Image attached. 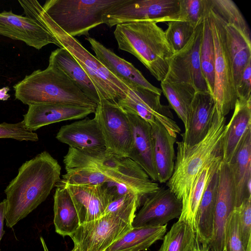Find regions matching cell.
I'll return each mask as SVG.
<instances>
[{
    "instance_id": "40",
    "label": "cell",
    "mask_w": 251,
    "mask_h": 251,
    "mask_svg": "<svg viewBox=\"0 0 251 251\" xmlns=\"http://www.w3.org/2000/svg\"><path fill=\"white\" fill-rule=\"evenodd\" d=\"M235 90L237 99L243 101L251 99V62L244 69Z\"/></svg>"
},
{
    "instance_id": "32",
    "label": "cell",
    "mask_w": 251,
    "mask_h": 251,
    "mask_svg": "<svg viewBox=\"0 0 251 251\" xmlns=\"http://www.w3.org/2000/svg\"><path fill=\"white\" fill-rule=\"evenodd\" d=\"M198 250L195 231L186 223H175L163 238L158 251H194Z\"/></svg>"
},
{
    "instance_id": "1",
    "label": "cell",
    "mask_w": 251,
    "mask_h": 251,
    "mask_svg": "<svg viewBox=\"0 0 251 251\" xmlns=\"http://www.w3.org/2000/svg\"><path fill=\"white\" fill-rule=\"evenodd\" d=\"M61 167L44 151L26 161L4 190L6 225L13 227L44 202L61 179Z\"/></svg>"
},
{
    "instance_id": "4",
    "label": "cell",
    "mask_w": 251,
    "mask_h": 251,
    "mask_svg": "<svg viewBox=\"0 0 251 251\" xmlns=\"http://www.w3.org/2000/svg\"><path fill=\"white\" fill-rule=\"evenodd\" d=\"M13 89L15 99L28 105L62 104L96 109L98 105L61 70L50 65L26 75Z\"/></svg>"
},
{
    "instance_id": "27",
    "label": "cell",
    "mask_w": 251,
    "mask_h": 251,
    "mask_svg": "<svg viewBox=\"0 0 251 251\" xmlns=\"http://www.w3.org/2000/svg\"><path fill=\"white\" fill-rule=\"evenodd\" d=\"M49 65L61 70L90 99L98 104L100 98L90 78L73 55L66 49L59 48L51 51Z\"/></svg>"
},
{
    "instance_id": "7",
    "label": "cell",
    "mask_w": 251,
    "mask_h": 251,
    "mask_svg": "<svg viewBox=\"0 0 251 251\" xmlns=\"http://www.w3.org/2000/svg\"><path fill=\"white\" fill-rule=\"evenodd\" d=\"M209 3L223 22L236 89L244 69L251 62L250 29L239 8L232 0H209Z\"/></svg>"
},
{
    "instance_id": "26",
    "label": "cell",
    "mask_w": 251,
    "mask_h": 251,
    "mask_svg": "<svg viewBox=\"0 0 251 251\" xmlns=\"http://www.w3.org/2000/svg\"><path fill=\"white\" fill-rule=\"evenodd\" d=\"M228 164L235 186L236 206L251 198V128Z\"/></svg>"
},
{
    "instance_id": "16",
    "label": "cell",
    "mask_w": 251,
    "mask_h": 251,
    "mask_svg": "<svg viewBox=\"0 0 251 251\" xmlns=\"http://www.w3.org/2000/svg\"><path fill=\"white\" fill-rule=\"evenodd\" d=\"M0 35L23 41L37 50L50 44L63 48L59 42L37 22L11 11L0 13Z\"/></svg>"
},
{
    "instance_id": "45",
    "label": "cell",
    "mask_w": 251,
    "mask_h": 251,
    "mask_svg": "<svg viewBox=\"0 0 251 251\" xmlns=\"http://www.w3.org/2000/svg\"><path fill=\"white\" fill-rule=\"evenodd\" d=\"M202 251V250H197L196 251Z\"/></svg>"
},
{
    "instance_id": "5",
    "label": "cell",
    "mask_w": 251,
    "mask_h": 251,
    "mask_svg": "<svg viewBox=\"0 0 251 251\" xmlns=\"http://www.w3.org/2000/svg\"><path fill=\"white\" fill-rule=\"evenodd\" d=\"M226 118L215 113L212 126L205 137L193 145L176 142L177 154L168 187L183 201L200 170L213 156L221 152V144L226 130Z\"/></svg>"
},
{
    "instance_id": "35",
    "label": "cell",
    "mask_w": 251,
    "mask_h": 251,
    "mask_svg": "<svg viewBox=\"0 0 251 251\" xmlns=\"http://www.w3.org/2000/svg\"><path fill=\"white\" fill-rule=\"evenodd\" d=\"M167 25L168 27L164 31L165 35L174 53L187 44L196 27L189 22L179 20L169 21Z\"/></svg>"
},
{
    "instance_id": "17",
    "label": "cell",
    "mask_w": 251,
    "mask_h": 251,
    "mask_svg": "<svg viewBox=\"0 0 251 251\" xmlns=\"http://www.w3.org/2000/svg\"><path fill=\"white\" fill-rule=\"evenodd\" d=\"M216 111V103L209 92L196 91L187 114L181 141L193 145L201 141L210 129Z\"/></svg>"
},
{
    "instance_id": "2",
    "label": "cell",
    "mask_w": 251,
    "mask_h": 251,
    "mask_svg": "<svg viewBox=\"0 0 251 251\" xmlns=\"http://www.w3.org/2000/svg\"><path fill=\"white\" fill-rule=\"evenodd\" d=\"M25 16L29 17L49 31L75 58L90 78L98 92L100 100L116 101L124 97L128 85L111 73L75 37L70 36L58 27L36 0L19 1Z\"/></svg>"
},
{
    "instance_id": "10",
    "label": "cell",
    "mask_w": 251,
    "mask_h": 251,
    "mask_svg": "<svg viewBox=\"0 0 251 251\" xmlns=\"http://www.w3.org/2000/svg\"><path fill=\"white\" fill-rule=\"evenodd\" d=\"M179 0H124L103 16L109 27L136 21L155 23L173 21L179 10Z\"/></svg>"
},
{
    "instance_id": "29",
    "label": "cell",
    "mask_w": 251,
    "mask_h": 251,
    "mask_svg": "<svg viewBox=\"0 0 251 251\" xmlns=\"http://www.w3.org/2000/svg\"><path fill=\"white\" fill-rule=\"evenodd\" d=\"M221 160L222 156L219 152L206 162L198 174L186 199L182 202V212L178 220L188 224L195 231L197 212L207 181Z\"/></svg>"
},
{
    "instance_id": "30",
    "label": "cell",
    "mask_w": 251,
    "mask_h": 251,
    "mask_svg": "<svg viewBox=\"0 0 251 251\" xmlns=\"http://www.w3.org/2000/svg\"><path fill=\"white\" fill-rule=\"evenodd\" d=\"M167 224L132 227L105 251H144L163 238Z\"/></svg>"
},
{
    "instance_id": "20",
    "label": "cell",
    "mask_w": 251,
    "mask_h": 251,
    "mask_svg": "<svg viewBox=\"0 0 251 251\" xmlns=\"http://www.w3.org/2000/svg\"><path fill=\"white\" fill-rule=\"evenodd\" d=\"M56 138L69 147L78 150L87 151L106 150L102 130L94 117L63 126L58 130Z\"/></svg>"
},
{
    "instance_id": "43",
    "label": "cell",
    "mask_w": 251,
    "mask_h": 251,
    "mask_svg": "<svg viewBox=\"0 0 251 251\" xmlns=\"http://www.w3.org/2000/svg\"><path fill=\"white\" fill-rule=\"evenodd\" d=\"M40 242H41V243L42 247H43V251H49L48 248L46 245V243L44 239V238L42 236H41L40 238Z\"/></svg>"
},
{
    "instance_id": "25",
    "label": "cell",
    "mask_w": 251,
    "mask_h": 251,
    "mask_svg": "<svg viewBox=\"0 0 251 251\" xmlns=\"http://www.w3.org/2000/svg\"><path fill=\"white\" fill-rule=\"evenodd\" d=\"M151 126L154 160L157 181L167 182L171 177L175 162V144L176 138L172 136L157 120Z\"/></svg>"
},
{
    "instance_id": "42",
    "label": "cell",
    "mask_w": 251,
    "mask_h": 251,
    "mask_svg": "<svg viewBox=\"0 0 251 251\" xmlns=\"http://www.w3.org/2000/svg\"><path fill=\"white\" fill-rule=\"evenodd\" d=\"M9 91V88L8 87L0 89V100H6L10 98V95L8 94Z\"/></svg>"
},
{
    "instance_id": "9",
    "label": "cell",
    "mask_w": 251,
    "mask_h": 251,
    "mask_svg": "<svg viewBox=\"0 0 251 251\" xmlns=\"http://www.w3.org/2000/svg\"><path fill=\"white\" fill-rule=\"evenodd\" d=\"M94 118L104 136L106 151L120 157H128L132 146V130L126 112L116 101L100 100Z\"/></svg>"
},
{
    "instance_id": "31",
    "label": "cell",
    "mask_w": 251,
    "mask_h": 251,
    "mask_svg": "<svg viewBox=\"0 0 251 251\" xmlns=\"http://www.w3.org/2000/svg\"><path fill=\"white\" fill-rule=\"evenodd\" d=\"M161 87L162 92L169 103V106L175 111L185 126L189 108L196 90L190 84L165 79L161 81Z\"/></svg>"
},
{
    "instance_id": "6",
    "label": "cell",
    "mask_w": 251,
    "mask_h": 251,
    "mask_svg": "<svg viewBox=\"0 0 251 251\" xmlns=\"http://www.w3.org/2000/svg\"><path fill=\"white\" fill-rule=\"evenodd\" d=\"M124 0H48L43 8L52 21L71 37L85 35L103 24V16Z\"/></svg>"
},
{
    "instance_id": "11",
    "label": "cell",
    "mask_w": 251,
    "mask_h": 251,
    "mask_svg": "<svg viewBox=\"0 0 251 251\" xmlns=\"http://www.w3.org/2000/svg\"><path fill=\"white\" fill-rule=\"evenodd\" d=\"M126 96L117 102L126 112L137 115L151 125L158 120L168 131L176 138L181 130L174 120L170 106L160 102L161 95L149 89L129 84Z\"/></svg>"
},
{
    "instance_id": "38",
    "label": "cell",
    "mask_w": 251,
    "mask_h": 251,
    "mask_svg": "<svg viewBox=\"0 0 251 251\" xmlns=\"http://www.w3.org/2000/svg\"><path fill=\"white\" fill-rule=\"evenodd\" d=\"M0 139L36 142L39 140V137L36 133L26 129L21 121L17 123L3 122L0 124Z\"/></svg>"
},
{
    "instance_id": "22",
    "label": "cell",
    "mask_w": 251,
    "mask_h": 251,
    "mask_svg": "<svg viewBox=\"0 0 251 251\" xmlns=\"http://www.w3.org/2000/svg\"><path fill=\"white\" fill-rule=\"evenodd\" d=\"M126 112L133 137L132 146L128 157L138 164L152 181H157L151 126L137 115Z\"/></svg>"
},
{
    "instance_id": "37",
    "label": "cell",
    "mask_w": 251,
    "mask_h": 251,
    "mask_svg": "<svg viewBox=\"0 0 251 251\" xmlns=\"http://www.w3.org/2000/svg\"><path fill=\"white\" fill-rule=\"evenodd\" d=\"M238 213V225L242 245L245 251L251 243V198L236 207Z\"/></svg>"
},
{
    "instance_id": "14",
    "label": "cell",
    "mask_w": 251,
    "mask_h": 251,
    "mask_svg": "<svg viewBox=\"0 0 251 251\" xmlns=\"http://www.w3.org/2000/svg\"><path fill=\"white\" fill-rule=\"evenodd\" d=\"M236 193L228 164L221 162L215 209L213 232L206 251H224L227 221L236 207Z\"/></svg>"
},
{
    "instance_id": "24",
    "label": "cell",
    "mask_w": 251,
    "mask_h": 251,
    "mask_svg": "<svg viewBox=\"0 0 251 251\" xmlns=\"http://www.w3.org/2000/svg\"><path fill=\"white\" fill-rule=\"evenodd\" d=\"M233 115L227 125L221 144L222 162L228 164L236 153L242 140L251 128V99H237Z\"/></svg>"
},
{
    "instance_id": "19",
    "label": "cell",
    "mask_w": 251,
    "mask_h": 251,
    "mask_svg": "<svg viewBox=\"0 0 251 251\" xmlns=\"http://www.w3.org/2000/svg\"><path fill=\"white\" fill-rule=\"evenodd\" d=\"M96 109L71 104H37L28 105L22 121L25 128L31 131L56 123L82 119Z\"/></svg>"
},
{
    "instance_id": "8",
    "label": "cell",
    "mask_w": 251,
    "mask_h": 251,
    "mask_svg": "<svg viewBox=\"0 0 251 251\" xmlns=\"http://www.w3.org/2000/svg\"><path fill=\"white\" fill-rule=\"evenodd\" d=\"M207 15L215 50L214 87L212 94L218 115L225 116L233 109L237 100L232 66L226 47L223 22L208 0Z\"/></svg>"
},
{
    "instance_id": "23",
    "label": "cell",
    "mask_w": 251,
    "mask_h": 251,
    "mask_svg": "<svg viewBox=\"0 0 251 251\" xmlns=\"http://www.w3.org/2000/svg\"><path fill=\"white\" fill-rule=\"evenodd\" d=\"M219 165L209 176L196 216L195 233L197 249L199 250L206 251L212 237Z\"/></svg>"
},
{
    "instance_id": "21",
    "label": "cell",
    "mask_w": 251,
    "mask_h": 251,
    "mask_svg": "<svg viewBox=\"0 0 251 251\" xmlns=\"http://www.w3.org/2000/svg\"><path fill=\"white\" fill-rule=\"evenodd\" d=\"M86 39L90 43L96 57L116 77L128 86L135 85L161 94V89L150 83L132 63L121 58L95 39L88 36Z\"/></svg>"
},
{
    "instance_id": "13",
    "label": "cell",
    "mask_w": 251,
    "mask_h": 251,
    "mask_svg": "<svg viewBox=\"0 0 251 251\" xmlns=\"http://www.w3.org/2000/svg\"><path fill=\"white\" fill-rule=\"evenodd\" d=\"M202 23L196 28L187 44L170 58L164 79L190 84L196 91L209 92L200 59Z\"/></svg>"
},
{
    "instance_id": "15",
    "label": "cell",
    "mask_w": 251,
    "mask_h": 251,
    "mask_svg": "<svg viewBox=\"0 0 251 251\" xmlns=\"http://www.w3.org/2000/svg\"><path fill=\"white\" fill-rule=\"evenodd\" d=\"M182 209V201L168 187H159L145 199L132 226H163L173 219L179 218Z\"/></svg>"
},
{
    "instance_id": "44",
    "label": "cell",
    "mask_w": 251,
    "mask_h": 251,
    "mask_svg": "<svg viewBox=\"0 0 251 251\" xmlns=\"http://www.w3.org/2000/svg\"><path fill=\"white\" fill-rule=\"evenodd\" d=\"M71 251H81V250L77 245L74 244V247Z\"/></svg>"
},
{
    "instance_id": "36",
    "label": "cell",
    "mask_w": 251,
    "mask_h": 251,
    "mask_svg": "<svg viewBox=\"0 0 251 251\" xmlns=\"http://www.w3.org/2000/svg\"><path fill=\"white\" fill-rule=\"evenodd\" d=\"M208 5V0H179L178 12L174 20L187 22L197 27L203 23Z\"/></svg>"
},
{
    "instance_id": "28",
    "label": "cell",
    "mask_w": 251,
    "mask_h": 251,
    "mask_svg": "<svg viewBox=\"0 0 251 251\" xmlns=\"http://www.w3.org/2000/svg\"><path fill=\"white\" fill-rule=\"evenodd\" d=\"M53 196V223L56 233L70 236L80 225L75 204L65 184L60 181L55 185Z\"/></svg>"
},
{
    "instance_id": "34",
    "label": "cell",
    "mask_w": 251,
    "mask_h": 251,
    "mask_svg": "<svg viewBox=\"0 0 251 251\" xmlns=\"http://www.w3.org/2000/svg\"><path fill=\"white\" fill-rule=\"evenodd\" d=\"M142 199L137 194L128 193L114 198L107 205L104 214H113L132 223Z\"/></svg>"
},
{
    "instance_id": "3",
    "label": "cell",
    "mask_w": 251,
    "mask_h": 251,
    "mask_svg": "<svg viewBox=\"0 0 251 251\" xmlns=\"http://www.w3.org/2000/svg\"><path fill=\"white\" fill-rule=\"evenodd\" d=\"M114 35L120 50L136 57L158 81L165 78L174 52L156 23L136 21L117 25Z\"/></svg>"
},
{
    "instance_id": "39",
    "label": "cell",
    "mask_w": 251,
    "mask_h": 251,
    "mask_svg": "<svg viewBox=\"0 0 251 251\" xmlns=\"http://www.w3.org/2000/svg\"><path fill=\"white\" fill-rule=\"evenodd\" d=\"M225 244L226 251H245L241 239L238 225V213L236 207L226 225Z\"/></svg>"
},
{
    "instance_id": "18",
    "label": "cell",
    "mask_w": 251,
    "mask_h": 251,
    "mask_svg": "<svg viewBox=\"0 0 251 251\" xmlns=\"http://www.w3.org/2000/svg\"><path fill=\"white\" fill-rule=\"evenodd\" d=\"M62 182L72 198L80 225L103 216L107 205L113 199L106 183L71 185Z\"/></svg>"
},
{
    "instance_id": "33",
    "label": "cell",
    "mask_w": 251,
    "mask_h": 251,
    "mask_svg": "<svg viewBox=\"0 0 251 251\" xmlns=\"http://www.w3.org/2000/svg\"><path fill=\"white\" fill-rule=\"evenodd\" d=\"M200 59L201 70L208 91L212 95L214 87L215 50L207 10L202 23Z\"/></svg>"
},
{
    "instance_id": "41",
    "label": "cell",
    "mask_w": 251,
    "mask_h": 251,
    "mask_svg": "<svg viewBox=\"0 0 251 251\" xmlns=\"http://www.w3.org/2000/svg\"><path fill=\"white\" fill-rule=\"evenodd\" d=\"M6 203L5 199L0 202V244L4 233V221L5 220Z\"/></svg>"
},
{
    "instance_id": "12",
    "label": "cell",
    "mask_w": 251,
    "mask_h": 251,
    "mask_svg": "<svg viewBox=\"0 0 251 251\" xmlns=\"http://www.w3.org/2000/svg\"><path fill=\"white\" fill-rule=\"evenodd\" d=\"M132 228L131 223L107 213L80 225L70 237L81 251H105Z\"/></svg>"
}]
</instances>
